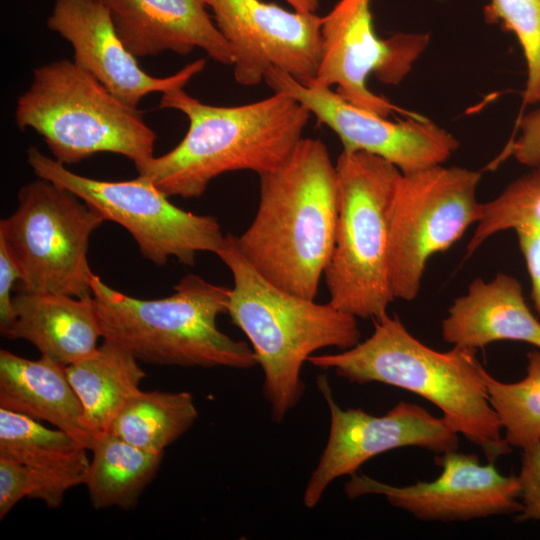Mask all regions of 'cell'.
Masks as SVG:
<instances>
[{
    "mask_svg": "<svg viewBox=\"0 0 540 540\" xmlns=\"http://www.w3.org/2000/svg\"><path fill=\"white\" fill-rule=\"evenodd\" d=\"M371 0H340L323 17L322 58L311 85L336 87L351 104L388 117L418 114L400 108L373 93L367 86L370 74L384 84H399L428 45L427 34L400 33L380 38L374 30Z\"/></svg>",
    "mask_w": 540,
    "mask_h": 540,
    "instance_id": "8fae6325",
    "label": "cell"
},
{
    "mask_svg": "<svg viewBox=\"0 0 540 540\" xmlns=\"http://www.w3.org/2000/svg\"><path fill=\"white\" fill-rule=\"evenodd\" d=\"M524 224L540 225V168L514 180L496 198L483 203L466 256L493 235Z\"/></svg>",
    "mask_w": 540,
    "mask_h": 540,
    "instance_id": "484cf974",
    "label": "cell"
},
{
    "mask_svg": "<svg viewBox=\"0 0 540 540\" xmlns=\"http://www.w3.org/2000/svg\"><path fill=\"white\" fill-rule=\"evenodd\" d=\"M216 255L233 276L227 314L251 344L271 418L280 423L303 397L301 372L308 358L323 348L346 350L360 342L357 318L329 301L317 303L268 281L241 254L231 233Z\"/></svg>",
    "mask_w": 540,
    "mask_h": 540,
    "instance_id": "277c9868",
    "label": "cell"
},
{
    "mask_svg": "<svg viewBox=\"0 0 540 540\" xmlns=\"http://www.w3.org/2000/svg\"><path fill=\"white\" fill-rule=\"evenodd\" d=\"M15 120L19 129L38 133L65 166L109 152L137 168L154 156L157 136L142 112L67 59L33 70L29 88L17 100Z\"/></svg>",
    "mask_w": 540,
    "mask_h": 540,
    "instance_id": "8992f818",
    "label": "cell"
},
{
    "mask_svg": "<svg viewBox=\"0 0 540 540\" xmlns=\"http://www.w3.org/2000/svg\"><path fill=\"white\" fill-rule=\"evenodd\" d=\"M105 221L76 194L49 180L23 185L16 210L0 221V239L21 273L19 290L92 298L89 239Z\"/></svg>",
    "mask_w": 540,
    "mask_h": 540,
    "instance_id": "ba28073f",
    "label": "cell"
},
{
    "mask_svg": "<svg viewBox=\"0 0 540 540\" xmlns=\"http://www.w3.org/2000/svg\"><path fill=\"white\" fill-rule=\"evenodd\" d=\"M372 321L373 332L364 341L341 352L313 354L307 362L332 369L353 384L378 382L425 398L458 434L482 450L488 462L512 451L490 404L475 349H432L415 338L397 315L386 313Z\"/></svg>",
    "mask_w": 540,
    "mask_h": 540,
    "instance_id": "3957f363",
    "label": "cell"
},
{
    "mask_svg": "<svg viewBox=\"0 0 540 540\" xmlns=\"http://www.w3.org/2000/svg\"><path fill=\"white\" fill-rule=\"evenodd\" d=\"M208 7L232 49L237 83L257 85L271 69L304 85L314 82L322 58L323 17L261 0H208Z\"/></svg>",
    "mask_w": 540,
    "mask_h": 540,
    "instance_id": "5bb4252c",
    "label": "cell"
},
{
    "mask_svg": "<svg viewBox=\"0 0 540 540\" xmlns=\"http://www.w3.org/2000/svg\"><path fill=\"white\" fill-rule=\"evenodd\" d=\"M294 11L302 14H315L319 0H285Z\"/></svg>",
    "mask_w": 540,
    "mask_h": 540,
    "instance_id": "d6a6232c",
    "label": "cell"
},
{
    "mask_svg": "<svg viewBox=\"0 0 540 540\" xmlns=\"http://www.w3.org/2000/svg\"><path fill=\"white\" fill-rule=\"evenodd\" d=\"M482 376L507 443L524 450L539 442L540 349L527 353L526 375L518 382H501L485 368Z\"/></svg>",
    "mask_w": 540,
    "mask_h": 540,
    "instance_id": "d4e9b609",
    "label": "cell"
},
{
    "mask_svg": "<svg viewBox=\"0 0 540 540\" xmlns=\"http://www.w3.org/2000/svg\"><path fill=\"white\" fill-rule=\"evenodd\" d=\"M16 320L5 338L23 339L53 361L69 366L98 348L102 337L92 298L19 290Z\"/></svg>",
    "mask_w": 540,
    "mask_h": 540,
    "instance_id": "ffe728a7",
    "label": "cell"
},
{
    "mask_svg": "<svg viewBox=\"0 0 540 540\" xmlns=\"http://www.w3.org/2000/svg\"><path fill=\"white\" fill-rule=\"evenodd\" d=\"M441 332L453 346L475 350L501 340L540 349V321L527 306L520 282L505 273L490 281L473 280L449 307Z\"/></svg>",
    "mask_w": 540,
    "mask_h": 540,
    "instance_id": "ac0fdd59",
    "label": "cell"
},
{
    "mask_svg": "<svg viewBox=\"0 0 540 540\" xmlns=\"http://www.w3.org/2000/svg\"><path fill=\"white\" fill-rule=\"evenodd\" d=\"M197 418L193 396L187 391L140 390L124 405L109 432L138 448L164 453Z\"/></svg>",
    "mask_w": 540,
    "mask_h": 540,
    "instance_id": "603a6c76",
    "label": "cell"
},
{
    "mask_svg": "<svg viewBox=\"0 0 540 540\" xmlns=\"http://www.w3.org/2000/svg\"><path fill=\"white\" fill-rule=\"evenodd\" d=\"M339 208L324 271L329 302L361 319L381 317L395 300L389 275L390 209L401 171L365 152L337 158Z\"/></svg>",
    "mask_w": 540,
    "mask_h": 540,
    "instance_id": "52a82bcc",
    "label": "cell"
},
{
    "mask_svg": "<svg viewBox=\"0 0 540 540\" xmlns=\"http://www.w3.org/2000/svg\"><path fill=\"white\" fill-rule=\"evenodd\" d=\"M517 478L522 510L516 519L520 522L540 521V441L523 450Z\"/></svg>",
    "mask_w": 540,
    "mask_h": 540,
    "instance_id": "f1b7e54d",
    "label": "cell"
},
{
    "mask_svg": "<svg viewBox=\"0 0 540 540\" xmlns=\"http://www.w3.org/2000/svg\"><path fill=\"white\" fill-rule=\"evenodd\" d=\"M481 172L443 164L402 173L390 209L389 275L395 299L419 293L429 259L482 216Z\"/></svg>",
    "mask_w": 540,
    "mask_h": 540,
    "instance_id": "9c48e42d",
    "label": "cell"
},
{
    "mask_svg": "<svg viewBox=\"0 0 540 540\" xmlns=\"http://www.w3.org/2000/svg\"><path fill=\"white\" fill-rule=\"evenodd\" d=\"M47 27L73 48V62L126 104L138 107L148 94L184 88L206 66L197 59L178 72L155 77L138 64L99 0H55Z\"/></svg>",
    "mask_w": 540,
    "mask_h": 540,
    "instance_id": "2e32d148",
    "label": "cell"
},
{
    "mask_svg": "<svg viewBox=\"0 0 540 540\" xmlns=\"http://www.w3.org/2000/svg\"><path fill=\"white\" fill-rule=\"evenodd\" d=\"M317 387L330 412L327 443L303 494L307 508L315 507L331 482L351 476L369 459L398 448L419 447L437 454L457 451L458 433L442 416L419 405L400 401L386 414L371 415L360 408H341L334 400L327 375Z\"/></svg>",
    "mask_w": 540,
    "mask_h": 540,
    "instance_id": "7c38bea8",
    "label": "cell"
},
{
    "mask_svg": "<svg viewBox=\"0 0 540 540\" xmlns=\"http://www.w3.org/2000/svg\"><path fill=\"white\" fill-rule=\"evenodd\" d=\"M68 379L95 435L107 433L146 377L139 360L117 343L103 339L91 355L66 366Z\"/></svg>",
    "mask_w": 540,
    "mask_h": 540,
    "instance_id": "44dd1931",
    "label": "cell"
},
{
    "mask_svg": "<svg viewBox=\"0 0 540 540\" xmlns=\"http://www.w3.org/2000/svg\"><path fill=\"white\" fill-rule=\"evenodd\" d=\"M85 480L95 509H133L156 476L164 453L138 448L110 432L96 437Z\"/></svg>",
    "mask_w": 540,
    "mask_h": 540,
    "instance_id": "7402d4cb",
    "label": "cell"
},
{
    "mask_svg": "<svg viewBox=\"0 0 540 540\" xmlns=\"http://www.w3.org/2000/svg\"><path fill=\"white\" fill-rule=\"evenodd\" d=\"M16 280H21L20 270L5 242L0 239V333L3 337L16 320L11 294Z\"/></svg>",
    "mask_w": 540,
    "mask_h": 540,
    "instance_id": "f546056e",
    "label": "cell"
},
{
    "mask_svg": "<svg viewBox=\"0 0 540 540\" xmlns=\"http://www.w3.org/2000/svg\"><path fill=\"white\" fill-rule=\"evenodd\" d=\"M435 461L442 472L433 481L394 486L355 473L345 483V493L350 499L383 495L392 506L422 521H470L521 512L518 478L502 475L494 462L481 464L476 455L457 451Z\"/></svg>",
    "mask_w": 540,
    "mask_h": 540,
    "instance_id": "9a60e30c",
    "label": "cell"
},
{
    "mask_svg": "<svg viewBox=\"0 0 540 540\" xmlns=\"http://www.w3.org/2000/svg\"><path fill=\"white\" fill-rule=\"evenodd\" d=\"M110 12L117 34L137 57L195 48L225 65L232 49L207 12L208 0H99Z\"/></svg>",
    "mask_w": 540,
    "mask_h": 540,
    "instance_id": "e0dca14e",
    "label": "cell"
},
{
    "mask_svg": "<svg viewBox=\"0 0 540 540\" xmlns=\"http://www.w3.org/2000/svg\"><path fill=\"white\" fill-rule=\"evenodd\" d=\"M259 178L258 208L236 236L237 247L274 285L315 299L334 246L336 165L323 141L302 138L283 164Z\"/></svg>",
    "mask_w": 540,
    "mask_h": 540,
    "instance_id": "6da1fadb",
    "label": "cell"
},
{
    "mask_svg": "<svg viewBox=\"0 0 540 540\" xmlns=\"http://www.w3.org/2000/svg\"><path fill=\"white\" fill-rule=\"evenodd\" d=\"M87 473L50 471L22 464L0 455V519L24 498L37 499L49 507H59L66 492L85 484Z\"/></svg>",
    "mask_w": 540,
    "mask_h": 540,
    "instance_id": "4316f807",
    "label": "cell"
},
{
    "mask_svg": "<svg viewBox=\"0 0 540 540\" xmlns=\"http://www.w3.org/2000/svg\"><path fill=\"white\" fill-rule=\"evenodd\" d=\"M90 285L102 338L139 361L203 368L257 365L252 347L217 327V317L227 314L231 288L187 274L172 295L145 300L113 289L94 273Z\"/></svg>",
    "mask_w": 540,
    "mask_h": 540,
    "instance_id": "5b68a950",
    "label": "cell"
},
{
    "mask_svg": "<svg viewBox=\"0 0 540 540\" xmlns=\"http://www.w3.org/2000/svg\"><path fill=\"white\" fill-rule=\"evenodd\" d=\"M86 451L68 433L0 407V455L44 470L88 472Z\"/></svg>",
    "mask_w": 540,
    "mask_h": 540,
    "instance_id": "cb8c5ba5",
    "label": "cell"
},
{
    "mask_svg": "<svg viewBox=\"0 0 540 540\" xmlns=\"http://www.w3.org/2000/svg\"><path fill=\"white\" fill-rule=\"evenodd\" d=\"M521 118L519 137L511 143L510 152L523 165L540 168V103Z\"/></svg>",
    "mask_w": 540,
    "mask_h": 540,
    "instance_id": "4dcf8cb0",
    "label": "cell"
},
{
    "mask_svg": "<svg viewBox=\"0 0 540 540\" xmlns=\"http://www.w3.org/2000/svg\"><path fill=\"white\" fill-rule=\"evenodd\" d=\"M0 407L46 421L87 450L97 437L86 423L66 366L46 356L31 360L0 350Z\"/></svg>",
    "mask_w": 540,
    "mask_h": 540,
    "instance_id": "d6986e66",
    "label": "cell"
},
{
    "mask_svg": "<svg viewBox=\"0 0 540 540\" xmlns=\"http://www.w3.org/2000/svg\"><path fill=\"white\" fill-rule=\"evenodd\" d=\"M264 81L329 127L339 137L343 151L381 157L402 173L444 164L459 148L452 134L423 116L390 121L351 104L330 87L304 85L277 69L268 71Z\"/></svg>",
    "mask_w": 540,
    "mask_h": 540,
    "instance_id": "4fadbf2b",
    "label": "cell"
},
{
    "mask_svg": "<svg viewBox=\"0 0 540 540\" xmlns=\"http://www.w3.org/2000/svg\"><path fill=\"white\" fill-rule=\"evenodd\" d=\"M27 161L38 178L49 180L76 194L105 220L124 227L141 254L156 265L170 257L193 266L200 252H216L225 235L210 215L185 211L169 201L149 180L137 176L126 181H104L70 171L37 147L27 150Z\"/></svg>",
    "mask_w": 540,
    "mask_h": 540,
    "instance_id": "30bf717a",
    "label": "cell"
},
{
    "mask_svg": "<svg viewBox=\"0 0 540 540\" xmlns=\"http://www.w3.org/2000/svg\"><path fill=\"white\" fill-rule=\"evenodd\" d=\"M485 16L501 22L517 38L527 71L523 102L540 103V0H490Z\"/></svg>",
    "mask_w": 540,
    "mask_h": 540,
    "instance_id": "83f0119b",
    "label": "cell"
},
{
    "mask_svg": "<svg viewBox=\"0 0 540 540\" xmlns=\"http://www.w3.org/2000/svg\"><path fill=\"white\" fill-rule=\"evenodd\" d=\"M160 108L188 119L182 140L170 151L136 168L166 196L199 198L216 177L249 170L258 175L283 164L303 138L311 113L279 92L238 106L202 103L184 91L162 93Z\"/></svg>",
    "mask_w": 540,
    "mask_h": 540,
    "instance_id": "7a4b0ae2",
    "label": "cell"
},
{
    "mask_svg": "<svg viewBox=\"0 0 540 540\" xmlns=\"http://www.w3.org/2000/svg\"><path fill=\"white\" fill-rule=\"evenodd\" d=\"M532 285V299L540 316V225L524 224L515 230Z\"/></svg>",
    "mask_w": 540,
    "mask_h": 540,
    "instance_id": "1f68e13d",
    "label": "cell"
}]
</instances>
